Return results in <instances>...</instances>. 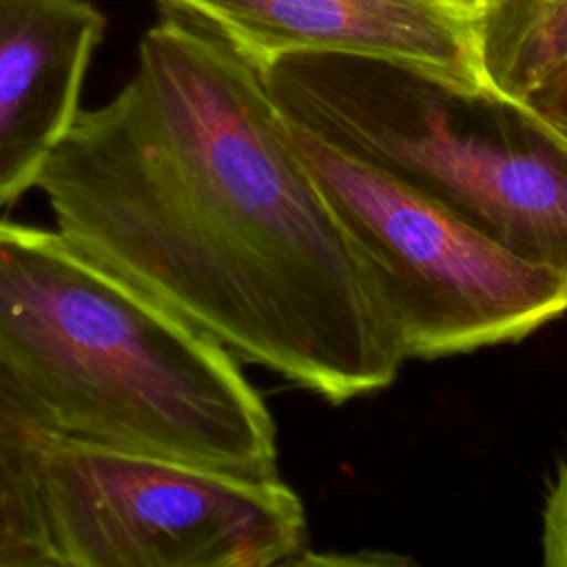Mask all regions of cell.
I'll list each match as a JSON object with an SVG mask.
<instances>
[{
    "mask_svg": "<svg viewBox=\"0 0 567 567\" xmlns=\"http://www.w3.org/2000/svg\"><path fill=\"white\" fill-rule=\"evenodd\" d=\"M58 230L226 346L332 405L394 383L399 321L303 166L259 71L166 16L38 186Z\"/></svg>",
    "mask_w": 567,
    "mask_h": 567,
    "instance_id": "1",
    "label": "cell"
},
{
    "mask_svg": "<svg viewBox=\"0 0 567 567\" xmlns=\"http://www.w3.org/2000/svg\"><path fill=\"white\" fill-rule=\"evenodd\" d=\"M0 359L60 434L277 478L241 361L58 228L0 217Z\"/></svg>",
    "mask_w": 567,
    "mask_h": 567,
    "instance_id": "2",
    "label": "cell"
},
{
    "mask_svg": "<svg viewBox=\"0 0 567 567\" xmlns=\"http://www.w3.org/2000/svg\"><path fill=\"white\" fill-rule=\"evenodd\" d=\"M257 71L286 120L567 272V137L523 102L365 53L295 51Z\"/></svg>",
    "mask_w": 567,
    "mask_h": 567,
    "instance_id": "3",
    "label": "cell"
},
{
    "mask_svg": "<svg viewBox=\"0 0 567 567\" xmlns=\"http://www.w3.org/2000/svg\"><path fill=\"white\" fill-rule=\"evenodd\" d=\"M55 567L303 565L297 492L166 456L53 432L38 461Z\"/></svg>",
    "mask_w": 567,
    "mask_h": 567,
    "instance_id": "4",
    "label": "cell"
},
{
    "mask_svg": "<svg viewBox=\"0 0 567 567\" xmlns=\"http://www.w3.org/2000/svg\"><path fill=\"white\" fill-rule=\"evenodd\" d=\"M286 122L388 297L408 359L520 341L567 312V272L507 250L423 193Z\"/></svg>",
    "mask_w": 567,
    "mask_h": 567,
    "instance_id": "5",
    "label": "cell"
},
{
    "mask_svg": "<svg viewBox=\"0 0 567 567\" xmlns=\"http://www.w3.org/2000/svg\"><path fill=\"white\" fill-rule=\"evenodd\" d=\"M250 64L295 51H343L416 62L463 82L478 75L472 20L443 0H157Z\"/></svg>",
    "mask_w": 567,
    "mask_h": 567,
    "instance_id": "6",
    "label": "cell"
},
{
    "mask_svg": "<svg viewBox=\"0 0 567 567\" xmlns=\"http://www.w3.org/2000/svg\"><path fill=\"white\" fill-rule=\"evenodd\" d=\"M104 16L89 0H0V208L73 128Z\"/></svg>",
    "mask_w": 567,
    "mask_h": 567,
    "instance_id": "7",
    "label": "cell"
},
{
    "mask_svg": "<svg viewBox=\"0 0 567 567\" xmlns=\"http://www.w3.org/2000/svg\"><path fill=\"white\" fill-rule=\"evenodd\" d=\"M58 432L0 359V567H55L38 485V461Z\"/></svg>",
    "mask_w": 567,
    "mask_h": 567,
    "instance_id": "8",
    "label": "cell"
},
{
    "mask_svg": "<svg viewBox=\"0 0 567 567\" xmlns=\"http://www.w3.org/2000/svg\"><path fill=\"white\" fill-rule=\"evenodd\" d=\"M472 31L481 82L509 100L567 71V0H487Z\"/></svg>",
    "mask_w": 567,
    "mask_h": 567,
    "instance_id": "9",
    "label": "cell"
},
{
    "mask_svg": "<svg viewBox=\"0 0 567 567\" xmlns=\"http://www.w3.org/2000/svg\"><path fill=\"white\" fill-rule=\"evenodd\" d=\"M543 563L567 567V461L558 470L543 514Z\"/></svg>",
    "mask_w": 567,
    "mask_h": 567,
    "instance_id": "10",
    "label": "cell"
},
{
    "mask_svg": "<svg viewBox=\"0 0 567 567\" xmlns=\"http://www.w3.org/2000/svg\"><path fill=\"white\" fill-rule=\"evenodd\" d=\"M523 104L567 137V71L532 93Z\"/></svg>",
    "mask_w": 567,
    "mask_h": 567,
    "instance_id": "11",
    "label": "cell"
},
{
    "mask_svg": "<svg viewBox=\"0 0 567 567\" xmlns=\"http://www.w3.org/2000/svg\"><path fill=\"white\" fill-rule=\"evenodd\" d=\"M445 4H450L454 11H458L461 16H465V18H474L481 9H483V4L487 2V0H443Z\"/></svg>",
    "mask_w": 567,
    "mask_h": 567,
    "instance_id": "12",
    "label": "cell"
}]
</instances>
